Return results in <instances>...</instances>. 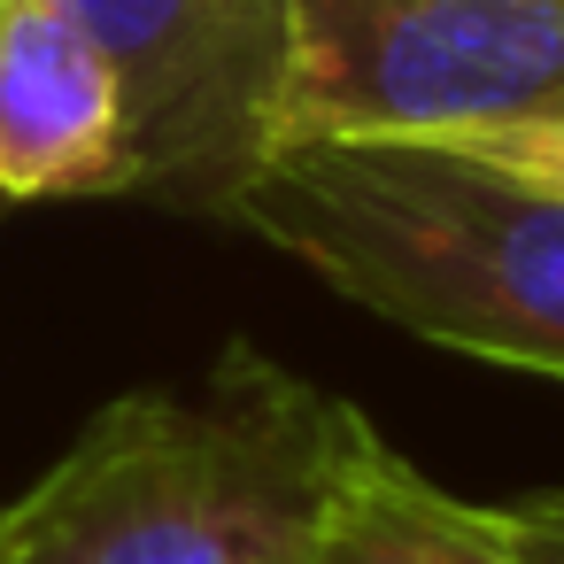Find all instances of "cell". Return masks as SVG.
Masks as SVG:
<instances>
[{
	"mask_svg": "<svg viewBox=\"0 0 564 564\" xmlns=\"http://www.w3.org/2000/svg\"><path fill=\"white\" fill-rule=\"evenodd\" d=\"M356 402L232 340L202 387H132L0 502V564H317Z\"/></svg>",
	"mask_w": 564,
	"mask_h": 564,
	"instance_id": "6da1fadb",
	"label": "cell"
},
{
	"mask_svg": "<svg viewBox=\"0 0 564 564\" xmlns=\"http://www.w3.org/2000/svg\"><path fill=\"white\" fill-rule=\"evenodd\" d=\"M240 232L410 340L564 379V194L441 140L279 148L232 202Z\"/></svg>",
	"mask_w": 564,
	"mask_h": 564,
	"instance_id": "7a4b0ae2",
	"label": "cell"
},
{
	"mask_svg": "<svg viewBox=\"0 0 564 564\" xmlns=\"http://www.w3.org/2000/svg\"><path fill=\"white\" fill-rule=\"evenodd\" d=\"M564 101V0H286L279 148L471 140Z\"/></svg>",
	"mask_w": 564,
	"mask_h": 564,
	"instance_id": "3957f363",
	"label": "cell"
},
{
	"mask_svg": "<svg viewBox=\"0 0 564 564\" xmlns=\"http://www.w3.org/2000/svg\"><path fill=\"white\" fill-rule=\"evenodd\" d=\"M109 47L132 117V194L232 217L279 155L286 0H70Z\"/></svg>",
	"mask_w": 564,
	"mask_h": 564,
	"instance_id": "277c9868",
	"label": "cell"
},
{
	"mask_svg": "<svg viewBox=\"0 0 564 564\" xmlns=\"http://www.w3.org/2000/svg\"><path fill=\"white\" fill-rule=\"evenodd\" d=\"M0 194L9 202L132 194L124 78L70 0H0Z\"/></svg>",
	"mask_w": 564,
	"mask_h": 564,
	"instance_id": "5b68a950",
	"label": "cell"
},
{
	"mask_svg": "<svg viewBox=\"0 0 564 564\" xmlns=\"http://www.w3.org/2000/svg\"><path fill=\"white\" fill-rule=\"evenodd\" d=\"M317 564H533V556L510 541L502 510L448 495L402 448H387L371 417H356L333 464Z\"/></svg>",
	"mask_w": 564,
	"mask_h": 564,
	"instance_id": "8992f818",
	"label": "cell"
},
{
	"mask_svg": "<svg viewBox=\"0 0 564 564\" xmlns=\"http://www.w3.org/2000/svg\"><path fill=\"white\" fill-rule=\"evenodd\" d=\"M441 148H464V155H479V163H502V171H518V178L564 194V101L541 109V117H518V124L471 132V140H441Z\"/></svg>",
	"mask_w": 564,
	"mask_h": 564,
	"instance_id": "52a82bcc",
	"label": "cell"
},
{
	"mask_svg": "<svg viewBox=\"0 0 564 564\" xmlns=\"http://www.w3.org/2000/svg\"><path fill=\"white\" fill-rule=\"evenodd\" d=\"M502 525H510V541H518L533 564H564V487L502 502Z\"/></svg>",
	"mask_w": 564,
	"mask_h": 564,
	"instance_id": "ba28073f",
	"label": "cell"
}]
</instances>
